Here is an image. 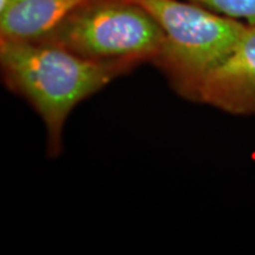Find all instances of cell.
<instances>
[{
	"label": "cell",
	"mask_w": 255,
	"mask_h": 255,
	"mask_svg": "<svg viewBox=\"0 0 255 255\" xmlns=\"http://www.w3.org/2000/svg\"><path fill=\"white\" fill-rule=\"evenodd\" d=\"M0 70L5 87L24 98L43 121L51 158L62 154L64 127L72 110L127 75L116 66L90 62L51 44L1 39Z\"/></svg>",
	"instance_id": "obj_1"
},
{
	"label": "cell",
	"mask_w": 255,
	"mask_h": 255,
	"mask_svg": "<svg viewBox=\"0 0 255 255\" xmlns=\"http://www.w3.org/2000/svg\"><path fill=\"white\" fill-rule=\"evenodd\" d=\"M164 33L152 65L183 100L200 103L206 79L234 49L247 24L188 0H133Z\"/></svg>",
	"instance_id": "obj_2"
},
{
	"label": "cell",
	"mask_w": 255,
	"mask_h": 255,
	"mask_svg": "<svg viewBox=\"0 0 255 255\" xmlns=\"http://www.w3.org/2000/svg\"><path fill=\"white\" fill-rule=\"evenodd\" d=\"M34 41L129 73L142 64L154 63L164 33L154 17L133 0H87Z\"/></svg>",
	"instance_id": "obj_3"
},
{
	"label": "cell",
	"mask_w": 255,
	"mask_h": 255,
	"mask_svg": "<svg viewBox=\"0 0 255 255\" xmlns=\"http://www.w3.org/2000/svg\"><path fill=\"white\" fill-rule=\"evenodd\" d=\"M200 103L235 116H255V25H247L232 52L210 72Z\"/></svg>",
	"instance_id": "obj_4"
},
{
	"label": "cell",
	"mask_w": 255,
	"mask_h": 255,
	"mask_svg": "<svg viewBox=\"0 0 255 255\" xmlns=\"http://www.w3.org/2000/svg\"><path fill=\"white\" fill-rule=\"evenodd\" d=\"M87 0H9L0 11V39L34 41Z\"/></svg>",
	"instance_id": "obj_5"
},
{
	"label": "cell",
	"mask_w": 255,
	"mask_h": 255,
	"mask_svg": "<svg viewBox=\"0 0 255 255\" xmlns=\"http://www.w3.org/2000/svg\"><path fill=\"white\" fill-rule=\"evenodd\" d=\"M209 11L247 25H255V0H188Z\"/></svg>",
	"instance_id": "obj_6"
},
{
	"label": "cell",
	"mask_w": 255,
	"mask_h": 255,
	"mask_svg": "<svg viewBox=\"0 0 255 255\" xmlns=\"http://www.w3.org/2000/svg\"><path fill=\"white\" fill-rule=\"evenodd\" d=\"M8 1L9 0H0V11H1V9L4 8L6 5H7Z\"/></svg>",
	"instance_id": "obj_7"
}]
</instances>
